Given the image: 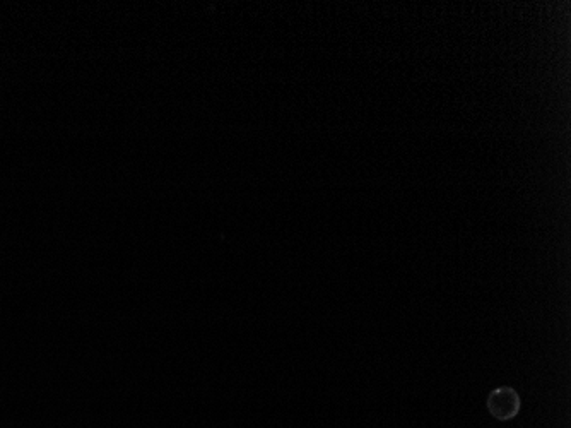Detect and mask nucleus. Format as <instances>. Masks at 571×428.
I'll list each match as a JSON object with an SVG mask.
<instances>
[{
  "instance_id": "1",
  "label": "nucleus",
  "mask_w": 571,
  "mask_h": 428,
  "mask_svg": "<svg viewBox=\"0 0 571 428\" xmlns=\"http://www.w3.org/2000/svg\"><path fill=\"white\" fill-rule=\"evenodd\" d=\"M488 410L498 420H510L520 410L519 394L510 387H500L495 393L489 394Z\"/></svg>"
}]
</instances>
